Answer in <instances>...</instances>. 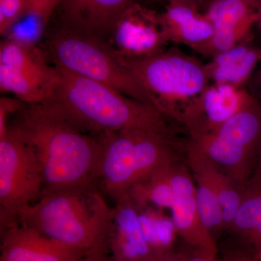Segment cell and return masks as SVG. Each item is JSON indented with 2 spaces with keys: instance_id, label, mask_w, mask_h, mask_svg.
<instances>
[{
  "instance_id": "obj_17",
  "label": "cell",
  "mask_w": 261,
  "mask_h": 261,
  "mask_svg": "<svg viewBox=\"0 0 261 261\" xmlns=\"http://www.w3.org/2000/svg\"><path fill=\"white\" fill-rule=\"evenodd\" d=\"M110 254L113 261H154L139 223L137 209L128 193L115 201Z\"/></svg>"
},
{
  "instance_id": "obj_12",
  "label": "cell",
  "mask_w": 261,
  "mask_h": 261,
  "mask_svg": "<svg viewBox=\"0 0 261 261\" xmlns=\"http://www.w3.org/2000/svg\"><path fill=\"white\" fill-rule=\"evenodd\" d=\"M169 179L173 191L169 211L179 239L187 245L219 252L216 240L202 222L195 180L186 159L171 165Z\"/></svg>"
},
{
  "instance_id": "obj_32",
  "label": "cell",
  "mask_w": 261,
  "mask_h": 261,
  "mask_svg": "<svg viewBox=\"0 0 261 261\" xmlns=\"http://www.w3.org/2000/svg\"><path fill=\"white\" fill-rule=\"evenodd\" d=\"M254 257H255L256 261H261V250L260 251L257 252L256 254H255V255H254Z\"/></svg>"
},
{
  "instance_id": "obj_11",
  "label": "cell",
  "mask_w": 261,
  "mask_h": 261,
  "mask_svg": "<svg viewBox=\"0 0 261 261\" xmlns=\"http://www.w3.org/2000/svg\"><path fill=\"white\" fill-rule=\"evenodd\" d=\"M168 43L160 13L135 3L117 20L106 44L117 56L139 58L164 50Z\"/></svg>"
},
{
  "instance_id": "obj_23",
  "label": "cell",
  "mask_w": 261,
  "mask_h": 261,
  "mask_svg": "<svg viewBox=\"0 0 261 261\" xmlns=\"http://www.w3.org/2000/svg\"><path fill=\"white\" fill-rule=\"evenodd\" d=\"M171 166L161 168L130 188L128 194L136 205H151L165 210L171 208L173 202L169 179Z\"/></svg>"
},
{
  "instance_id": "obj_20",
  "label": "cell",
  "mask_w": 261,
  "mask_h": 261,
  "mask_svg": "<svg viewBox=\"0 0 261 261\" xmlns=\"http://www.w3.org/2000/svg\"><path fill=\"white\" fill-rule=\"evenodd\" d=\"M227 231L255 255L261 250V178L252 175Z\"/></svg>"
},
{
  "instance_id": "obj_3",
  "label": "cell",
  "mask_w": 261,
  "mask_h": 261,
  "mask_svg": "<svg viewBox=\"0 0 261 261\" xmlns=\"http://www.w3.org/2000/svg\"><path fill=\"white\" fill-rule=\"evenodd\" d=\"M114 208L97 187L43 194L24 209L19 224L87 254L110 253Z\"/></svg>"
},
{
  "instance_id": "obj_10",
  "label": "cell",
  "mask_w": 261,
  "mask_h": 261,
  "mask_svg": "<svg viewBox=\"0 0 261 261\" xmlns=\"http://www.w3.org/2000/svg\"><path fill=\"white\" fill-rule=\"evenodd\" d=\"M251 94L230 84H210L181 113L180 125L188 138L207 135L257 102Z\"/></svg>"
},
{
  "instance_id": "obj_14",
  "label": "cell",
  "mask_w": 261,
  "mask_h": 261,
  "mask_svg": "<svg viewBox=\"0 0 261 261\" xmlns=\"http://www.w3.org/2000/svg\"><path fill=\"white\" fill-rule=\"evenodd\" d=\"M142 0H61V28L107 42L124 10Z\"/></svg>"
},
{
  "instance_id": "obj_2",
  "label": "cell",
  "mask_w": 261,
  "mask_h": 261,
  "mask_svg": "<svg viewBox=\"0 0 261 261\" xmlns=\"http://www.w3.org/2000/svg\"><path fill=\"white\" fill-rule=\"evenodd\" d=\"M57 67L61 73L59 85L49 99L39 105L80 132L96 136L145 129L176 135L174 122L153 106Z\"/></svg>"
},
{
  "instance_id": "obj_18",
  "label": "cell",
  "mask_w": 261,
  "mask_h": 261,
  "mask_svg": "<svg viewBox=\"0 0 261 261\" xmlns=\"http://www.w3.org/2000/svg\"><path fill=\"white\" fill-rule=\"evenodd\" d=\"M185 154L187 164L195 180L202 222L216 240L221 233L226 231V228L213 174L214 165L187 140Z\"/></svg>"
},
{
  "instance_id": "obj_7",
  "label": "cell",
  "mask_w": 261,
  "mask_h": 261,
  "mask_svg": "<svg viewBox=\"0 0 261 261\" xmlns=\"http://www.w3.org/2000/svg\"><path fill=\"white\" fill-rule=\"evenodd\" d=\"M187 142L221 172L243 187L255 172L261 150V109L258 101L219 128Z\"/></svg>"
},
{
  "instance_id": "obj_13",
  "label": "cell",
  "mask_w": 261,
  "mask_h": 261,
  "mask_svg": "<svg viewBox=\"0 0 261 261\" xmlns=\"http://www.w3.org/2000/svg\"><path fill=\"white\" fill-rule=\"evenodd\" d=\"M205 10L214 29L211 58L249 40L253 27L261 25V0H216Z\"/></svg>"
},
{
  "instance_id": "obj_8",
  "label": "cell",
  "mask_w": 261,
  "mask_h": 261,
  "mask_svg": "<svg viewBox=\"0 0 261 261\" xmlns=\"http://www.w3.org/2000/svg\"><path fill=\"white\" fill-rule=\"evenodd\" d=\"M42 188L34 154L7 124L0 132V232L19 224L20 213L38 200Z\"/></svg>"
},
{
  "instance_id": "obj_34",
  "label": "cell",
  "mask_w": 261,
  "mask_h": 261,
  "mask_svg": "<svg viewBox=\"0 0 261 261\" xmlns=\"http://www.w3.org/2000/svg\"><path fill=\"white\" fill-rule=\"evenodd\" d=\"M259 80H260V81H261V70H260V73H259Z\"/></svg>"
},
{
  "instance_id": "obj_33",
  "label": "cell",
  "mask_w": 261,
  "mask_h": 261,
  "mask_svg": "<svg viewBox=\"0 0 261 261\" xmlns=\"http://www.w3.org/2000/svg\"><path fill=\"white\" fill-rule=\"evenodd\" d=\"M215 1H216V0H207V1H206V8H207V5H210L211 3H214Z\"/></svg>"
},
{
  "instance_id": "obj_6",
  "label": "cell",
  "mask_w": 261,
  "mask_h": 261,
  "mask_svg": "<svg viewBox=\"0 0 261 261\" xmlns=\"http://www.w3.org/2000/svg\"><path fill=\"white\" fill-rule=\"evenodd\" d=\"M48 49L57 66L154 107L148 92L106 42L61 28L49 39Z\"/></svg>"
},
{
  "instance_id": "obj_16",
  "label": "cell",
  "mask_w": 261,
  "mask_h": 261,
  "mask_svg": "<svg viewBox=\"0 0 261 261\" xmlns=\"http://www.w3.org/2000/svg\"><path fill=\"white\" fill-rule=\"evenodd\" d=\"M163 33L168 42L184 44L208 57L214 29L205 15L192 5H166L160 13Z\"/></svg>"
},
{
  "instance_id": "obj_21",
  "label": "cell",
  "mask_w": 261,
  "mask_h": 261,
  "mask_svg": "<svg viewBox=\"0 0 261 261\" xmlns=\"http://www.w3.org/2000/svg\"><path fill=\"white\" fill-rule=\"evenodd\" d=\"M136 207L144 238L156 259L176 250L179 237L165 209L151 205Z\"/></svg>"
},
{
  "instance_id": "obj_26",
  "label": "cell",
  "mask_w": 261,
  "mask_h": 261,
  "mask_svg": "<svg viewBox=\"0 0 261 261\" xmlns=\"http://www.w3.org/2000/svg\"><path fill=\"white\" fill-rule=\"evenodd\" d=\"M221 261H256L255 257L250 252L245 250L231 251L225 254Z\"/></svg>"
},
{
  "instance_id": "obj_4",
  "label": "cell",
  "mask_w": 261,
  "mask_h": 261,
  "mask_svg": "<svg viewBox=\"0 0 261 261\" xmlns=\"http://www.w3.org/2000/svg\"><path fill=\"white\" fill-rule=\"evenodd\" d=\"M96 136L102 145L96 187L114 202L152 173L186 159V141L176 136L145 129Z\"/></svg>"
},
{
  "instance_id": "obj_19",
  "label": "cell",
  "mask_w": 261,
  "mask_h": 261,
  "mask_svg": "<svg viewBox=\"0 0 261 261\" xmlns=\"http://www.w3.org/2000/svg\"><path fill=\"white\" fill-rule=\"evenodd\" d=\"M211 58L205 65L214 84L242 87L261 61V49L252 45L249 39Z\"/></svg>"
},
{
  "instance_id": "obj_25",
  "label": "cell",
  "mask_w": 261,
  "mask_h": 261,
  "mask_svg": "<svg viewBox=\"0 0 261 261\" xmlns=\"http://www.w3.org/2000/svg\"><path fill=\"white\" fill-rule=\"evenodd\" d=\"M182 261H221L218 252L203 247L192 246L183 243L178 246Z\"/></svg>"
},
{
  "instance_id": "obj_28",
  "label": "cell",
  "mask_w": 261,
  "mask_h": 261,
  "mask_svg": "<svg viewBox=\"0 0 261 261\" xmlns=\"http://www.w3.org/2000/svg\"><path fill=\"white\" fill-rule=\"evenodd\" d=\"M154 261H182L181 254L177 248L173 252H169L166 255L159 257Z\"/></svg>"
},
{
  "instance_id": "obj_22",
  "label": "cell",
  "mask_w": 261,
  "mask_h": 261,
  "mask_svg": "<svg viewBox=\"0 0 261 261\" xmlns=\"http://www.w3.org/2000/svg\"><path fill=\"white\" fill-rule=\"evenodd\" d=\"M61 0H32L29 9L7 33L9 39L36 44Z\"/></svg>"
},
{
  "instance_id": "obj_36",
  "label": "cell",
  "mask_w": 261,
  "mask_h": 261,
  "mask_svg": "<svg viewBox=\"0 0 261 261\" xmlns=\"http://www.w3.org/2000/svg\"><path fill=\"white\" fill-rule=\"evenodd\" d=\"M260 29H261V25H260Z\"/></svg>"
},
{
  "instance_id": "obj_1",
  "label": "cell",
  "mask_w": 261,
  "mask_h": 261,
  "mask_svg": "<svg viewBox=\"0 0 261 261\" xmlns=\"http://www.w3.org/2000/svg\"><path fill=\"white\" fill-rule=\"evenodd\" d=\"M7 124L17 132L37 160L43 179L41 195L65 189L96 187L102 152L97 136L80 132L39 104L23 103Z\"/></svg>"
},
{
  "instance_id": "obj_9",
  "label": "cell",
  "mask_w": 261,
  "mask_h": 261,
  "mask_svg": "<svg viewBox=\"0 0 261 261\" xmlns=\"http://www.w3.org/2000/svg\"><path fill=\"white\" fill-rule=\"evenodd\" d=\"M61 82L59 68L49 65L36 44L8 38L0 44V90L25 104H42Z\"/></svg>"
},
{
  "instance_id": "obj_35",
  "label": "cell",
  "mask_w": 261,
  "mask_h": 261,
  "mask_svg": "<svg viewBox=\"0 0 261 261\" xmlns=\"http://www.w3.org/2000/svg\"><path fill=\"white\" fill-rule=\"evenodd\" d=\"M259 103H260V109H261V99H260V102H259Z\"/></svg>"
},
{
  "instance_id": "obj_30",
  "label": "cell",
  "mask_w": 261,
  "mask_h": 261,
  "mask_svg": "<svg viewBox=\"0 0 261 261\" xmlns=\"http://www.w3.org/2000/svg\"><path fill=\"white\" fill-rule=\"evenodd\" d=\"M166 3V5L172 4H187L192 5L190 0H161ZM193 6V5H192Z\"/></svg>"
},
{
  "instance_id": "obj_15",
  "label": "cell",
  "mask_w": 261,
  "mask_h": 261,
  "mask_svg": "<svg viewBox=\"0 0 261 261\" xmlns=\"http://www.w3.org/2000/svg\"><path fill=\"white\" fill-rule=\"evenodd\" d=\"M0 261H78L83 252L23 224L1 233Z\"/></svg>"
},
{
  "instance_id": "obj_27",
  "label": "cell",
  "mask_w": 261,
  "mask_h": 261,
  "mask_svg": "<svg viewBox=\"0 0 261 261\" xmlns=\"http://www.w3.org/2000/svg\"><path fill=\"white\" fill-rule=\"evenodd\" d=\"M78 261H113L109 252H93L85 254Z\"/></svg>"
},
{
  "instance_id": "obj_31",
  "label": "cell",
  "mask_w": 261,
  "mask_h": 261,
  "mask_svg": "<svg viewBox=\"0 0 261 261\" xmlns=\"http://www.w3.org/2000/svg\"><path fill=\"white\" fill-rule=\"evenodd\" d=\"M254 174L256 175V176L261 178V150L260 153H259L258 159H257L256 168H255Z\"/></svg>"
},
{
  "instance_id": "obj_29",
  "label": "cell",
  "mask_w": 261,
  "mask_h": 261,
  "mask_svg": "<svg viewBox=\"0 0 261 261\" xmlns=\"http://www.w3.org/2000/svg\"><path fill=\"white\" fill-rule=\"evenodd\" d=\"M190 3L196 8L199 10H205L206 8V1L207 0H190Z\"/></svg>"
},
{
  "instance_id": "obj_5",
  "label": "cell",
  "mask_w": 261,
  "mask_h": 261,
  "mask_svg": "<svg viewBox=\"0 0 261 261\" xmlns=\"http://www.w3.org/2000/svg\"><path fill=\"white\" fill-rule=\"evenodd\" d=\"M116 57L148 92L156 109L179 125L185 108L210 85L206 65L176 48L144 58Z\"/></svg>"
},
{
  "instance_id": "obj_24",
  "label": "cell",
  "mask_w": 261,
  "mask_h": 261,
  "mask_svg": "<svg viewBox=\"0 0 261 261\" xmlns=\"http://www.w3.org/2000/svg\"><path fill=\"white\" fill-rule=\"evenodd\" d=\"M32 0H0V34L5 35L29 9Z\"/></svg>"
}]
</instances>
